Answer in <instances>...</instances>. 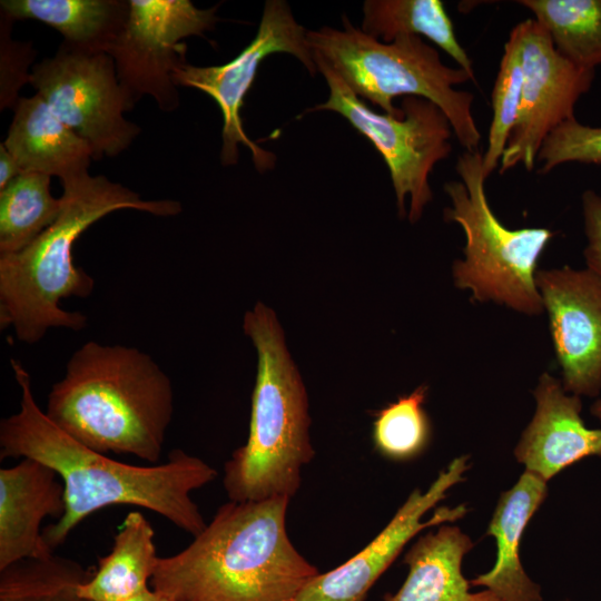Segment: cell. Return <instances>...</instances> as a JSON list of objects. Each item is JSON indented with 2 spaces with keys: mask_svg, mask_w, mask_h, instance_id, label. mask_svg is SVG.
Wrapping results in <instances>:
<instances>
[{
  "mask_svg": "<svg viewBox=\"0 0 601 601\" xmlns=\"http://www.w3.org/2000/svg\"><path fill=\"white\" fill-rule=\"evenodd\" d=\"M516 26L521 37L522 95L500 174L518 165L529 171L534 168L545 138L574 118V106L594 78V69L579 67L561 56L536 20L526 19Z\"/></svg>",
  "mask_w": 601,
  "mask_h": 601,
  "instance_id": "12",
  "label": "cell"
},
{
  "mask_svg": "<svg viewBox=\"0 0 601 601\" xmlns=\"http://www.w3.org/2000/svg\"><path fill=\"white\" fill-rule=\"evenodd\" d=\"M548 493L546 482L524 471L518 482L504 491L487 526L495 539L496 559L492 569L470 580L484 587L502 601H542L541 587L532 581L520 561V541Z\"/></svg>",
  "mask_w": 601,
  "mask_h": 601,
  "instance_id": "18",
  "label": "cell"
},
{
  "mask_svg": "<svg viewBox=\"0 0 601 601\" xmlns=\"http://www.w3.org/2000/svg\"><path fill=\"white\" fill-rule=\"evenodd\" d=\"M343 29L322 27L307 31L314 56L334 70L361 99L397 116L396 97H421L447 117L453 135L467 152H477L482 136L472 114L474 97L455 86L474 80L463 68H451L422 37L402 35L382 42L355 28L346 14Z\"/></svg>",
  "mask_w": 601,
  "mask_h": 601,
  "instance_id": "6",
  "label": "cell"
},
{
  "mask_svg": "<svg viewBox=\"0 0 601 601\" xmlns=\"http://www.w3.org/2000/svg\"><path fill=\"white\" fill-rule=\"evenodd\" d=\"M92 572L55 554L24 559L0 570V601H85L78 589Z\"/></svg>",
  "mask_w": 601,
  "mask_h": 601,
  "instance_id": "25",
  "label": "cell"
},
{
  "mask_svg": "<svg viewBox=\"0 0 601 601\" xmlns=\"http://www.w3.org/2000/svg\"><path fill=\"white\" fill-rule=\"evenodd\" d=\"M12 20L33 19L63 36L67 45L107 52L122 31L130 10L127 0H1Z\"/></svg>",
  "mask_w": 601,
  "mask_h": 601,
  "instance_id": "20",
  "label": "cell"
},
{
  "mask_svg": "<svg viewBox=\"0 0 601 601\" xmlns=\"http://www.w3.org/2000/svg\"><path fill=\"white\" fill-rule=\"evenodd\" d=\"M66 510L65 486L55 470L29 457L0 469V570L24 560L47 559L53 550L41 524Z\"/></svg>",
  "mask_w": 601,
  "mask_h": 601,
  "instance_id": "16",
  "label": "cell"
},
{
  "mask_svg": "<svg viewBox=\"0 0 601 601\" xmlns=\"http://www.w3.org/2000/svg\"><path fill=\"white\" fill-rule=\"evenodd\" d=\"M288 499L228 501L150 581L174 601H294L319 570L292 543Z\"/></svg>",
  "mask_w": 601,
  "mask_h": 601,
  "instance_id": "2",
  "label": "cell"
},
{
  "mask_svg": "<svg viewBox=\"0 0 601 601\" xmlns=\"http://www.w3.org/2000/svg\"><path fill=\"white\" fill-rule=\"evenodd\" d=\"M50 180L21 173L0 190V255L22 250L57 219L62 201L51 195Z\"/></svg>",
  "mask_w": 601,
  "mask_h": 601,
  "instance_id": "24",
  "label": "cell"
},
{
  "mask_svg": "<svg viewBox=\"0 0 601 601\" xmlns=\"http://www.w3.org/2000/svg\"><path fill=\"white\" fill-rule=\"evenodd\" d=\"M472 546L455 525L442 524L420 536L404 555L408 571L403 584L381 601H502L487 589L470 591L462 561Z\"/></svg>",
  "mask_w": 601,
  "mask_h": 601,
  "instance_id": "19",
  "label": "cell"
},
{
  "mask_svg": "<svg viewBox=\"0 0 601 601\" xmlns=\"http://www.w3.org/2000/svg\"><path fill=\"white\" fill-rule=\"evenodd\" d=\"M469 456L454 459L422 492L415 489L385 528L358 553L337 568L318 573L294 601H365L370 590L388 569L404 546L421 531L463 518L464 504L440 506L426 521L431 509L445 499L447 491L464 480Z\"/></svg>",
  "mask_w": 601,
  "mask_h": 601,
  "instance_id": "13",
  "label": "cell"
},
{
  "mask_svg": "<svg viewBox=\"0 0 601 601\" xmlns=\"http://www.w3.org/2000/svg\"><path fill=\"white\" fill-rule=\"evenodd\" d=\"M277 52L294 56L312 76L317 72L307 30L295 20L286 1L267 0L256 36L233 60L209 67L185 63L174 72L177 87L196 88L219 107L223 115L220 161L224 166L237 164L239 144L250 150L257 170L265 171L275 164L274 154L257 146L245 132L240 108L260 62Z\"/></svg>",
  "mask_w": 601,
  "mask_h": 601,
  "instance_id": "11",
  "label": "cell"
},
{
  "mask_svg": "<svg viewBox=\"0 0 601 601\" xmlns=\"http://www.w3.org/2000/svg\"><path fill=\"white\" fill-rule=\"evenodd\" d=\"M127 22L109 49L129 110L150 96L171 112L179 105L174 72L187 63L190 36L213 30L218 6L199 9L189 0H129Z\"/></svg>",
  "mask_w": 601,
  "mask_h": 601,
  "instance_id": "10",
  "label": "cell"
},
{
  "mask_svg": "<svg viewBox=\"0 0 601 601\" xmlns=\"http://www.w3.org/2000/svg\"><path fill=\"white\" fill-rule=\"evenodd\" d=\"M549 33L556 51L574 65H601V0H519Z\"/></svg>",
  "mask_w": 601,
  "mask_h": 601,
  "instance_id": "23",
  "label": "cell"
},
{
  "mask_svg": "<svg viewBox=\"0 0 601 601\" xmlns=\"http://www.w3.org/2000/svg\"><path fill=\"white\" fill-rule=\"evenodd\" d=\"M3 145L21 173H37L66 180L88 173L90 145L63 124L36 93L20 97Z\"/></svg>",
  "mask_w": 601,
  "mask_h": 601,
  "instance_id": "17",
  "label": "cell"
},
{
  "mask_svg": "<svg viewBox=\"0 0 601 601\" xmlns=\"http://www.w3.org/2000/svg\"><path fill=\"white\" fill-rule=\"evenodd\" d=\"M523 85L521 37L515 26L504 45V52L492 91L493 117L487 147L483 152V174L487 178L500 166L516 122Z\"/></svg>",
  "mask_w": 601,
  "mask_h": 601,
  "instance_id": "27",
  "label": "cell"
},
{
  "mask_svg": "<svg viewBox=\"0 0 601 601\" xmlns=\"http://www.w3.org/2000/svg\"><path fill=\"white\" fill-rule=\"evenodd\" d=\"M150 522L131 511L114 536L110 552L100 558L91 577L80 584L85 601H125L149 588L159 556Z\"/></svg>",
  "mask_w": 601,
  "mask_h": 601,
  "instance_id": "21",
  "label": "cell"
},
{
  "mask_svg": "<svg viewBox=\"0 0 601 601\" xmlns=\"http://www.w3.org/2000/svg\"><path fill=\"white\" fill-rule=\"evenodd\" d=\"M592 415L601 423V398L597 400L591 406Z\"/></svg>",
  "mask_w": 601,
  "mask_h": 601,
  "instance_id": "33",
  "label": "cell"
},
{
  "mask_svg": "<svg viewBox=\"0 0 601 601\" xmlns=\"http://www.w3.org/2000/svg\"><path fill=\"white\" fill-rule=\"evenodd\" d=\"M587 246L583 255L589 269L601 282V196L588 189L582 194Z\"/></svg>",
  "mask_w": 601,
  "mask_h": 601,
  "instance_id": "30",
  "label": "cell"
},
{
  "mask_svg": "<svg viewBox=\"0 0 601 601\" xmlns=\"http://www.w3.org/2000/svg\"><path fill=\"white\" fill-rule=\"evenodd\" d=\"M10 364L21 392L20 407L0 422V457L35 459L61 479L65 513L42 530L52 550L90 514L115 505L148 509L193 536L206 528L191 492L216 479L213 466L180 449L170 451L165 463L132 465L81 444L38 406L23 365L14 358Z\"/></svg>",
  "mask_w": 601,
  "mask_h": 601,
  "instance_id": "1",
  "label": "cell"
},
{
  "mask_svg": "<svg viewBox=\"0 0 601 601\" xmlns=\"http://www.w3.org/2000/svg\"><path fill=\"white\" fill-rule=\"evenodd\" d=\"M29 83L52 112L91 147L93 159L128 149L141 129L130 111L114 58L61 42L56 53L31 68Z\"/></svg>",
  "mask_w": 601,
  "mask_h": 601,
  "instance_id": "9",
  "label": "cell"
},
{
  "mask_svg": "<svg viewBox=\"0 0 601 601\" xmlns=\"http://www.w3.org/2000/svg\"><path fill=\"white\" fill-rule=\"evenodd\" d=\"M534 415L514 449V456L545 482L589 456H601V428H589L580 396L569 394L549 373L533 391Z\"/></svg>",
  "mask_w": 601,
  "mask_h": 601,
  "instance_id": "15",
  "label": "cell"
},
{
  "mask_svg": "<svg viewBox=\"0 0 601 601\" xmlns=\"http://www.w3.org/2000/svg\"><path fill=\"white\" fill-rule=\"evenodd\" d=\"M455 169L461 180L444 185L451 200L444 219L460 225L465 235L464 258L452 266L455 286L470 290L477 302L541 314L536 265L553 233L541 227L510 229L500 221L485 195L483 152L463 151Z\"/></svg>",
  "mask_w": 601,
  "mask_h": 601,
  "instance_id": "7",
  "label": "cell"
},
{
  "mask_svg": "<svg viewBox=\"0 0 601 601\" xmlns=\"http://www.w3.org/2000/svg\"><path fill=\"white\" fill-rule=\"evenodd\" d=\"M427 391L426 385H421L375 412L372 440L382 456L405 462L426 450L432 435L431 422L424 408Z\"/></svg>",
  "mask_w": 601,
  "mask_h": 601,
  "instance_id": "26",
  "label": "cell"
},
{
  "mask_svg": "<svg viewBox=\"0 0 601 601\" xmlns=\"http://www.w3.org/2000/svg\"><path fill=\"white\" fill-rule=\"evenodd\" d=\"M13 20L1 12L0 21V108H13L19 90L29 83L35 50L32 42L12 40L10 30Z\"/></svg>",
  "mask_w": 601,
  "mask_h": 601,
  "instance_id": "29",
  "label": "cell"
},
{
  "mask_svg": "<svg viewBox=\"0 0 601 601\" xmlns=\"http://www.w3.org/2000/svg\"><path fill=\"white\" fill-rule=\"evenodd\" d=\"M540 174L565 162L601 164V127L585 126L572 118L556 127L538 154Z\"/></svg>",
  "mask_w": 601,
  "mask_h": 601,
  "instance_id": "28",
  "label": "cell"
},
{
  "mask_svg": "<svg viewBox=\"0 0 601 601\" xmlns=\"http://www.w3.org/2000/svg\"><path fill=\"white\" fill-rule=\"evenodd\" d=\"M535 283L548 312L565 392L595 397L601 391V282L589 269H543Z\"/></svg>",
  "mask_w": 601,
  "mask_h": 601,
  "instance_id": "14",
  "label": "cell"
},
{
  "mask_svg": "<svg viewBox=\"0 0 601 601\" xmlns=\"http://www.w3.org/2000/svg\"><path fill=\"white\" fill-rule=\"evenodd\" d=\"M21 174V170L16 162L14 158L4 147L3 142L0 144V190L3 189L14 177Z\"/></svg>",
  "mask_w": 601,
  "mask_h": 601,
  "instance_id": "31",
  "label": "cell"
},
{
  "mask_svg": "<svg viewBox=\"0 0 601 601\" xmlns=\"http://www.w3.org/2000/svg\"><path fill=\"white\" fill-rule=\"evenodd\" d=\"M125 601H174L168 594L148 588Z\"/></svg>",
  "mask_w": 601,
  "mask_h": 601,
  "instance_id": "32",
  "label": "cell"
},
{
  "mask_svg": "<svg viewBox=\"0 0 601 601\" xmlns=\"http://www.w3.org/2000/svg\"><path fill=\"white\" fill-rule=\"evenodd\" d=\"M361 30L385 43L402 35L425 37L474 75L471 58L460 45L453 22L440 0H366Z\"/></svg>",
  "mask_w": 601,
  "mask_h": 601,
  "instance_id": "22",
  "label": "cell"
},
{
  "mask_svg": "<svg viewBox=\"0 0 601 601\" xmlns=\"http://www.w3.org/2000/svg\"><path fill=\"white\" fill-rule=\"evenodd\" d=\"M45 413L97 452L157 464L174 415V388L149 354L89 341L52 385Z\"/></svg>",
  "mask_w": 601,
  "mask_h": 601,
  "instance_id": "4",
  "label": "cell"
},
{
  "mask_svg": "<svg viewBox=\"0 0 601 601\" xmlns=\"http://www.w3.org/2000/svg\"><path fill=\"white\" fill-rule=\"evenodd\" d=\"M244 331L257 351V375L248 437L225 463L224 487L236 502L290 500L315 454L307 394L274 312L257 303L244 317Z\"/></svg>",
  "mask_w": 601,
  "mask_h": 601,
  "instance_id": "5",
  "label": "cell"
},
{
  "mask_svg": "<svg viewBox=\"0 0 601 601\" xmlns=\"http://www.w3.org/2000/svg\"><path fill=\"white\" fill-rule=\"evenodd\" d=\"M62 207L57 219L18 253L0 255V327L36 344L48 329L80 331L87 317L63 309L65 298L87 297L93 278L77 267L72 247L81 234L106 215L134 209L155 216H175L181 205L171 199L145 200L136 191L89 173L62 180Z\"/></svg>",
  "mask_w": 601,
  "mask_h": 601,
  "instance_id": "3",
  "label": "cell"
},
{
  "mask_svg": "<svg viewBox=\"0 0 601 601\" xmlns=\"http://www.w3.org/2000/svg\"><path fill=\"white\" fill-rule=\"evenodd\" d=\"M314 61L328 85L329 96L304 114L337 112L365 136L388 168L400 217L405 215L408 196V220L417 221L433 198L428 177L434 166L452 151L453 130L447 117L432 101L413 96L402 99L401 115L377 114L327 65Z\"/></svg>",
  "mask_w": 601,
  "mask_h": 601,
  "instance_id": "8",
  "label": "cell"
}]
</instances>
